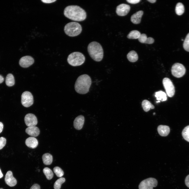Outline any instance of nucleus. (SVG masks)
Listing matches in <instances>:
<instances>
[{"instance_id": "obj_1", "label": "nucleus", "mask_w": 189, "mask_h": 189, "mask_svg": "<svg viewBox=\"0 0 189 189\" xmlns=\"http://www.w3.org/2000/svg\"><path fill=\"white\" fill-rule=\"evenodd\" d=\"M64 14L67 18L75 21H82L86 18V13L85 10L76 5L66 7L64 9Z\"/></svg>"}, {"instance_id": "obj_2", "label": "nucleus", "mask_w": 189, "mask_h": 189, "mask_svg": "<svg viewBox=\"0 0 189 189\" xmlns=\"http://www.w3.org/2000/svg\"><path fill=\"white\" fill-rule=\"evenodd\" d=\"M90 77L88 75L84 74L79 76L75 85V89L78 93L84 94L87 93L91 84Z\"/></svg>"}, {"instance_id": "obj_3", "label": "nucleus", "mask_w": 189, "mask_h": 189, "mask_svg": "<svg viewBox=\"0 0 189 189\" xmlns=\"http://www.w3.org/2000/svg\"><path fill=\"white\" fill-rule=\"evenodd\" d=\"M87 50L90 56L94 60L101 61L103 56V51L100 44L96 41L90 43L88 45Z\"/></svg>"}, {"instance_id": "obj_4", "label": "nucleus", "mask_w": 189, "mask_h": 189, "mask_svg": "<svg viewBox=\"0 0 189 189\" xmlns=\"http://www.w3.org/2000/svg\"><path fill=\"white\" fill-rule=\"evenodd\" d=\"M64 31L65 34L69 36H77L81 33L82 28L80 24L75 22H71L66 24L64 27Z\"/></svg>"}, {"instance_id": "obj_5", "label": "nucleus", "mask_w": 189, "mask_h": 189, "mask_svg": "<svg viewBox=\"0 0 189 189\" xmlns=\"http://www.w3.org/2000/svg\"><path fill=\"white\" fill-rule=\"evenodd\" d=\"M85 58L81 53L78 52H73L68 56L67 61L68 63L74 66H80L85 62Z\"/></svg>"}, {"instance_id": "obj_6", "label": "nucleus", "mask_w": 189, "mask_h": 189, "mask_svg": "<svg viewBox=\"0 0 189 189\" xmlns=\"http://www.w3.org/2000/svg\"><path fill=\"white\" fill-rule=\"evenodd\" d=\"M157 180L153 178L150 177L141 181L139 186V189H153L158 185Z\"/></svg>"}, {"instance_id": "obj_7", "label": "nucleus", "mask_w": 189, "mask_h": 189, "mask_svg": "<svg viewBox=\"0 0 189 189\" xmlns=\"http://www.w3.org/2000/svg\"><path fill=\"white\" fill-rule=\"evenodd\" d=\"M171 72L174 76L177 78H180L184 75L186 72V69L182 64L176 63L174 64L172 66Z\"/></svg>"}, {"instance_id": "obj_8", "label": "nucleus", "mask_w": 189, "mask_h": 189, "mask_svg": "<svg viewBox=\"0 0 189 189\" xmlns=\"http://www.w3.org/2000/svg\"><path fill=\"white\" fill-rule=\"evenodd\" d=\"M162 83L168 96L170 97H172L175 94V89L171 81L169 78L165 77L163 80Z\"/></svg>"}, {"instance_id": "obj_9", "label": "nucleus", "mask_w": 189, "mask_h": 189, "mask_svg": "<svg viewBox=\"0 0 189 189\" xmlns=\"http://www.w3.org/2000/svg\"><path fill=\"white\" fill-rule=\"evenodd\" d=\"M21 102L22 105L26 107L32 106L33 103V97L32 93L28 91L24 92L21 96Z\"/></svg>"}, {"instance_id": "obj_10", "label": "nucleus", "mask_w": 189, "mask_h": 189, "mask_svg": "<svg viewBox=\"0 0 189 189\" xmlns=\"http://www.w3.org/2000/svg\"><path fill=\"white\" fill-rule=\"evenodd\" d=\"M24 119L25 124L28 127L35 126L38 123L36 117L32 113L27 114L25 117Z\"/></svg>"}, {"instance_id": "obj_11", "label": "nucleus", "mask_w": 189, "mask_h": 189, "mask_svg": "<svg viewBox=\"0 0 189 189\" xmlns=\"http://www.w3.org/2000/svg\"><path fill=\"white\" fill-rule=\"evenodd\" d=\"M130 9V6L125 4H121L116 7V12L119 16H123L127 15Z\"/></svg>"}, {"instance_id": "obj_12", "label": "nucleus", "mask_w": 189, "mask_h": 189, "mask_svg": "<svg viewBox=\"0 0 189 189\" xmlns=\"http://www.w3.org/2000/svg\"><path fill=\"white\" fill-rule=\"evenodd\" d=\"M34 62V59L30 56H26L22 57L19 60L20 66L23 68H27L32 65Z\"/></svg>"}, {"instance_id": "obj_13", "label": "nucleus", "mask_w": 189, "mask_h": 189, "mask_svg": "<svg viewBox=\"0 0 189 189\" xmlns=\"http://www.w3.org/2000/svg\"><path fill=\"white\" fill-rule=\"evenodd\" d=\"M6 183L10 187L15 186L17 183L16 179L13 177L12 172L9 171L6 173L5 177Z\"/></svg>"}, {"instance_id": "obj_14", "label": "nucleus", "mask_w": 189, "mask_h": 189, "mask_svg": "<svg viewBox=\"0 0 189 189\" xmlns=\"http://www.w3.org/2000/svg\"><path fill=\"white\" fill-rule=\"evenodd\" d=\"M84 119V116L81 115L76 118L74 122V126L75 128L78 130L81 129L83 127Z\"/></svg>"}, {"instance_id": "obj_15", "label": "nucleus", "mask_w": 189, "mask_h": 189, "mask_svg": "<svg viewBox=\"0 0 189 189\" xmlns=\"http://www.w3.org/2000/svg\"><path fill=\"white\" fill-rule=\"evenodd\" d=\"M26 145L28 147L34 149L38 145V140L33 137H30L27 138L25 141Z\"/></svg>"}, {"instance_id": "obj_16", "label": "nucleus", "mask_w": 189, "mask_h": 189, "mask_svg": "<svg viewBox=\"0 0 189 189\" xmlns=\"http://www.w3.org/2000/svg\"><path fill=\"white\" fill-rule=\"evenodd\" d=\"M25 132L29 135L34 137L38 136L40 133L39 128L35 126L28 127L25 129Z\"/></svg>"}, {"instance_id": "obj_17", "label": "nucleus", "mask_w": 189, "mask_h": 189, "mask_svg": "<svg viewBox=\"0 0 189 189\" xmlns=\"http://www.w3.org/2000/svg\"><path fill=\"white\" fill-rule=\"evenodd\" d=\"M157 130L159 134L163 136H167L170 131L169 127L166 125H159L158 127Z\"/></svg>"}, {"instance_id": "obj_18", "label": "nucleus", "mask_w": 189, "mask_h": 189, "mask_svg": "<svg viewBox=\"0 0 189 189\" xmlns=\"http://www.w3.org/2000/svg\"><path fill=\"white\" fill-rule=\"evenodd\" d=\"M143 14L142 10H139L132 15L131 17V21L134 24H138L141 22V17Z\"/></svg>"}, {"instance_id": "obj_19", "label": "nucleus", "mask_w": 189, "mask_h": 189, "mask_svg": "<svg viewBox=\"0 0 189 189\" xmlns=\"http://www.w3.org/2000/svg\"><path fill=\"white\" fill-rule=\"evenodd\" d=\"M42 159L44 164L46 165H50L53 161L52 156L49 153L44 154L42 156Z\"/></svg>"}, {"instance_id": "obj_20", "label": "nucleus", "mask_w": 189, "mask_h": 189, "mask_svg": "<svg viewBox=\"0 0 189 189\" xmlns=\"http://www.w3.org/2000/svg\"><path fill=\"white\" fill-rule=\"evenodd\" d=\"M141 106L144 110L146 112L148 111L151 109H153L155 108L154 106L149 101L146 99L143 101Z\"/></svg>"}, {"instance_id": "obj_21", "label": "nucleus", "mask_w": 189, "mask_h": 189, "mask_svg": "<svg viewBox=\"0 0 189 189\" xmlns=\"http://www.w3.org/2000/svg\"><path fill=\"white\" fill-rule=\"evenodd\" d=\"M128 60L130 62H134L138 59V56L136 52L134 51H130L127 55Z\"/></svg>"}, {"instance_id": "obj_22", "label": "nucleus", "mask_w": 189, "mask_h": 189, "mask_svg": "<svg viewBox=\"0 0 189 189\" xmlns=\"http://www.w3.org/2000/svg\"><path fill=\"white\" fill-rule=\"evenodd\" d=\"M155 97L156 98L157 100L165 101L167 100V98L166 93L164 92L160 91L155 93Z\"/></svg>"}, {"instance_id": "obj_23", "label": "nucleus", "mask_w": 189, "mask_h": 189, "mask_svg": "<svg viewBox=\"0 0 189 189\" xmlns=\"http://www.w3.org/2000/svg\"><path fill=\"white\" fill-rule=\"evenodd\" d=\"M6 83L8 86H12L15 83V80L13 76L11 74H8L6 77Z\"/></svg>"}, {"instance_id": "obj_24", "label": "nucleus", "mask_w": 189, "mask_h": 189, "mask_svg": "<svg viewBox=\"0 0 189 189\" xmlns=\"http://www.w3.org/2000/svg\"><path fill=\"white\" fill-rule=\"evenodd\" d=\"M175 10L177 15H180L182 14L185 11V8L183 4L180 2L177 3L176 6Z\"/></svg>"}, {"instance_id": "obj_25", "label": "nucleus", "mask_w": 189, "mask_h": 189, "mask_svg": "<svg viewBox=\"0 0 189 189\" xmlns=\"http://www.w3.org/2000/svg\"><path fill=\"white\" fill-rule=\"evenodd\" d=\"M141 35L139 32L137 30H133L130 31L127 36L128 39H138Z\"/></svg>"}, {"instance_id": "obj_26", "label": "nucleus", "mask_w": 189, "mask_h": 189, "mask_svg": "<svg viewBox=\"0 0 189 189\" xmlns=\"http://www.w3.org/2000/svg\"><path fill=\"white\" fill-rule=\"evenodd\" d=\"M43 171L47 179L50 180L52 178L53 173L50 169L47 167H45L43 169Z\"/></svg>"}, {"instance_id": "obj_27", "label": "nucleus", "mask_w": 189, "mask_h": 189, "mask_svg": "<svg viewBox=\"0 0 189 189\" xmlns=\"http://www.w3.org/2000/svg\"><path fill=\"white\" fill-rule=\"evenodd\" d=\"M182 134L184 139L189 142V125L183 129Z\"/></svg>"}, {"instance_id": "obj_28", "label": "nucleus", "mask_w": 189, "mask_h": 189, "mask_svg": "<svg viewBox=\"0 0 189 189\" xmlns=\"http://www.w3.org/2000/svg\"><path fill=\"white\" fill-rule=\"evenodd\" d=\"M65 181L64 178L61 177L57 179L55 182L54 184V189H60L61 185Z\"/></svg>"}, {"instance_id": "obj_29", "label": "nucleus", "mask_w": 189, "mask_h": 189, "mask_svg": "<svg viewBox=\"0 0 189 189\" xmlns=\"http://www.w3.org/2000/svg\"><path fill=\"white\" fill-rule=\"evenodd\" d=\"M53 170L54 172L57 177H61L64 175V171L59 167H55L53 168Z\"/></svg>"}, {"instance_id": "obj_30", "label": "nucleus", "mask_w": 189, "mask_h": 189, "mask_svg": "<svg viewBox=\"0 0 189 189\" xmlns=\"http://www.w3.org/2000/svg\"><path fill=\"white\" fill-rule=\"evenodd\" d=\"M183 47L186 51L189 52V33L187 35L184 40Z\"/></svg>"}, {"instance_id": "obj_31", "label": "nucleus", "mask_w": 189, "mask_h": 189, "mask_svg": "<svg viewBox=\"0 0 189 189\" xmlns=\"http://www.w3.org/2000/svg\"><path fill=\"white\" fill-rule=\"evenodd\" d=\"M147 38L146 35L144 34H141L139 37L138 38L139 41L141 43H145Z\"/></svg>"}, {"instance_id": "obj_32", "label": "nucleus", "mask_w": 189, "mask_h": 189, "mask_svg": "<svg viewBox=\"0 0 189 189\" xmlns=\"http://www.w3.org/2000/svg\"><path fill=\"white\" fill-rule=\"evenodd\" d=\"M6 139L3 137H0V150L2 149L6 144Z\"/></svg>"}, {"instance_id": "obj_33", "label": "nucleus", "mask_w": 189, "mask_h": 189, "mask_svg": "<svg viewBox=\"0 0 189 189\" xmlns=\"http://www.w3.org/2000/svg\"><path fill=\"white\" fill-rule=\"evenodd\" d=\"M154 42V40L153 38L151 37L148 38L145 44H152Z\"/></svg>"}, {"instance_id": "obj_34", "label": "nucleus", "mask_w": 189, "mask_h": 189, "mask_svg": "<svg viewBox=\"0 0 189 189\" xmlns=\"http://www.w3.org/2000/svg\"><path fill=\"white\" fill-rule=\"evenodd\" d=\"M140 0H127L126 1L129 3L132 4H135L139 3Z\"/></svg>"}, {"instance_id": "obj_35", "label": "nucleus", "mask_w": 189, "mask_h": 189, "mask_svg": "<svg viewBox=\"0 0 189 189\" xmlns=\"http://www.w3.org/2000/svg\"><path fill=\"white\" fill-rule=\"evenodd\" d=\"M185 183L186 186L189 188V175L186 177L185 180Z\"/></svg>"}, {"instance_id": "obj_36", "label": "nucleus", "mask_w": 189, "mask_h": 189, "mask_svg": "<svg viewBox=\"0 0 189 189\" xmlns=\"http://www.w3.org/2000/svg\"><path fill=\"white\" fill-rule=\"evenodd\" d=\"M30 189H40V187L39 185L35 184L31 187Z\"/></svg>"}, {"instance_id": "obj_37", "label": "nucleus", "mask_w": 189, "mask_h": 189, "mask_svg": "<svg viewBox=\"0 0 189 189\" xmlns=\"http://www.w3.org/2000/svg\"><path fill=\"white\" fill-rule=\"evenodd\" d=\"M56 0H41V1L43 3H50L56 1Z\"/></svg>"}, {"instance_id": "obj_38", "label": "nucleus", "mask_w": 189, "mask_h": 189, "mask_svg": "<svg viewBox=\"0 0 189 189\" xmlns=\"http://www.w3.org/2000/svg\"><path fill=\"white\" fill-rule=\"evenodd\" d=\"M3 125L2 123L0 122V133H1L3 130Z\"/></svg>"}, {"instance_id": "obj_39", "label": "nucleus", "mask_w": 189, "mask_h": 189, "mask_svg": "<svg viewBox=\"0 0 189 189\" xmlns=\"http://www.w3.org/2000/svg\"><path fill=\"white\" fill-rule=\"evenodd\" d=\"M4 80V78L3 77L0 75V83L3 82Z\"/></svg>"}, {"instance_id": "obj_40", "label": "nucleus", "mask_w": 189, "mask_h": 189, "mask_svg": "<svg viewBox=\"0 0 189 189\" xmlns=\"http://www.w3.org/2000/svg\"><path fill=\"white\" fill-rule=\"evenodd\" d=\"M147 1L150 3H155L156 1V0H147Z\"/></svg>"}, {"instance_id": "obj_41", "label": "nucleus", "mask_w": 189, "mask_h": 189, "mask_svg": "<svg viewBox=\"0 0 189 189\" xmlns=\"http://www.w3.org/2000/svg\"><path fill=\"white\" fill-rule=\"evenodd\" d=\"M3 176V175L1 172V170L0 169V178H2Z\"/></svg>"}, {"instance_id": "obj_42", "label": "nucleus", "mask_w": 189, "mask_h": 189, "mask_svg": "<svg viewBox=\"0 0 189 189\" xmlns=\"http://www.w3.org/2000/svg\"><path fill=\"white\" fill-rule=\"evenodd\" d=\"M160 102V101H159L156 102H158H158Z\"/></svg>"}, {"instance_id": "obj_43", "label": "nucleus", "mask_w": 189, "mask_h": 189, "mask_svg": "<svg viewBox=\"0 0 189 189\" xmlns=\"http://www.w3.org/2000/svg\"><path fill=\"white\" fill-rule=\"evenodd\" d=\"M0 189H3V188H0Z\"/></svg>"}, {"instance_id": "obj_44", "label": "nucleus", "mask_w": 189, "mask_h": 189, "mask_svg": "<svg viewBox=\"0 0 189 189\" xmlns=\"http://www.w3.org/2000/svg\"><path fill=\"white\" fill-rule=\"evenodd\" d=\"M155 113H154L153 114H155Z\"/></svg>"}]
</instances>
